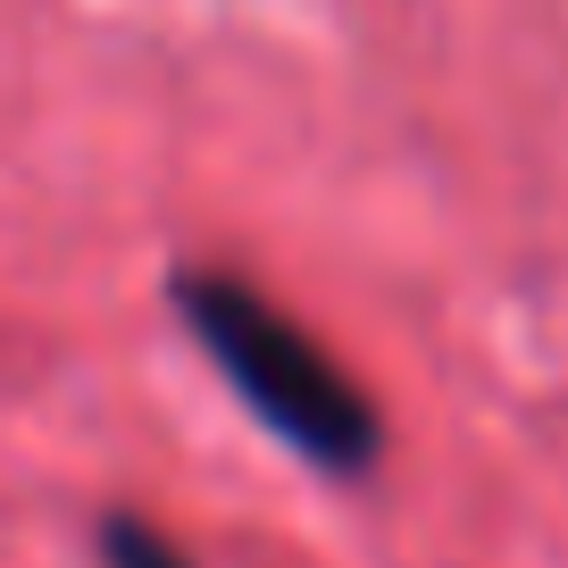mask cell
I'll return each instance as SVG.
<instances>
[{
    "mask_svg": "<svg viewBox=\"0 0 568 568\" xmlns=\"http://www.w3.org/2000/svg\"><path fill=\"white\" fill-rule=\"evenodd\" d=\"M168 302L193 326V343L210 352V368L234 385V402L276 435L284 452H302L326 477H359L385 452L376 402L343 376V359L326 352L310 326H293L260 284L217 276V267H184L168 276Z\"/></svg>",
    "mask_w": 568,
    "mask_h": 568,
    "instance_id": "cell-1",
    "label": "cell"
},
{
    "mask_svg": "<svg viewBox=\"0 0 568 568\" xmlns=\"http://www.w3.org/2000/svg\"><path fill=\"white\" fill-rule=\"evenodd\" d=\"M92 544H101V568H193L151 518H134V510H109Z\"/></svg>",
    "mask_w": 568,
    "mask_h": 568,
    "instance_id": "cell-2",
    "label": "cell"
}]
</instances>
